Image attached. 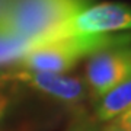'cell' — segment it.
I'll return each mask as SVG.
<instances>
[{
	"label": "cell",
	"mask_w": 131,
	"mask_h": 131,
	"mask_svg": "<svg viewBox=\"0 0 131 131\" xmlns=\"http://www.w3.org/2000/svg\"><path fill=\"white\" fill-rule=\"evenodd\" d=\"M121 45H131V32L52 38L38 44L9 67L51 73H70L80 61L95 52Z\"/></svg>",
	"instance_id": "cell-1"
},
{
	"label": "cell",
	"mask_w": 131,
	"mask_h": 131,
	"mask_svg": "<svg viewBox=\"0 0 131 131\" xmlns=\"http://www.w3.org/2000/svg\"><path fill=\"white\" fill-rule=\"evenodd\" d=\"M95 0H12L0 26L28 39H52L58 29Z\"/></svg>",
	"instance_id": "cell-2"
},
{
	"label": "cell",
	"mask_w": 131,
	"mask_h": 131,
	"mask_svg": "<svg viewBox=\"0 0 131 131\" xmlns=\"http://www.w3.org/2000/svg\"><path fill=\"white\" fill-rule=\"evenodd\" d=\"M0 83L29 89L44 98L74 109L89 99L84 79L80 74L7 67L0 69Z\"/></svg>",
	"instance_id": "cell-3"
},
{
	"label": "cell",
	"mask_w": 131,
	"mask_h": 131,
	"mask_svg": "<svg viewBox=\"0 0 131 131\" xmlns=\"http://www.w3.org/2000/svg\"><path fill=\"white\" fill-rule=\"evenodd\" d=\"M131 74V45L105 48L88 57L83 79L89 101L99 98Z\"/></svg>",
	"instance_id": "cell-4"
},
{
	"label": "cell",
	"mask_w": 131,
	"mask_h": 131,
	"mask_svg": "<svg viewBox=\"0 0 131 131\" xmlns=\"http://www.w3.org/2000/svg\"><path fill=\"white\" fill-rule=\"evenodd\" d=\"M131 32V5L121 2L93 3L63 25L56 38L67 35H108Z\"/></svg>",
	"instance_id": "cell-5"
},
{
	"label": "cell",
	"mask_w": 131,
	"mask_h": 131,
	"mask_svg": "<svg viewBox=\"0 0 131 131\" xmlns=\"http://www.w3.org/2000/svg\"><path fill=\"white\" fill-rule=\"evenodd\" d=\"M93 117L99 124L121 115L131 108V74L93 102Z\"/></svg>",
	"instance_id": "cell-6"
},
{
	"label": "cell",
	"mask_w": 131,
	"mask_h": 131,
	"mask_svg": "<svg viewBox=\"0 0 131 131\" xmlns=\"http://www.w3.org/2000/svg\"><path fill=\"white\" fill-rule=\"evenodd\" d=\"M41 42V39H28L15 35L0 26V69L12 66L15 61H18L29 50H32Z\"/></svg>",
	"instance_id": "cell-7"
},
{
	"label": "cell",
	"mask_w": 131,
	"mask_h": 131,
	"mask_svg": "<svg viewBox=\"0 0 131 131\" xmlns=\"http://www.w3.org/2000/svg\"><path fill=\"white\" fill-rule=\"evenodd\" d=\"M99 124L93 114H89L84 108H77L70 124L67 125V131H99Z\"/></svg>",
	"instance_id": "cell-8"
},
{
	"label": "cell",
	"mask_w": 131,
	"mask_h": 131,
	"mask_svg": "<svg viewBox=\"0 0 131 131\" xmlns=\"http://www.w3.org/2000/svg\"><path fill=\"white\" fill-rule=\"evenodd\" d=\"M13 84H2L0 83V131L3 130L7 115L16 101V92Z\"/></svg>",
	"instance_id": "cell-9"
},
{
	"label": "cell",
	"mask_w": 131,
	"mask_h": 131,
	"mask_svg": "<svg viewBox=\"0 0 131 131\" xmlns=\"http://www.w3.org/2000/svg\"><path fill=\"white\" fill-rule=\"evenodd\" d=\"M99 131H127V128L122 125L119 117H115L106 122H102V127H99Z\"/></svg>",
	"instance_id": "cell-10"
},
{
	"label": "cell",
	"mask_w": 131,
	"mask_h": 131,
	"mask_svg": "<svg viewBox=\"0 0 131 131\" xmlns=\"http://www.w3.org/2000/svg\"><path fill=\"white\" fill-rule=\"evenodd\" d=\"M121 119L122 125L127 128V131H131V108H128L125 112H122L121 115H118Z\"/></svg>",
	"instance_id": "cell-11"
},
{
	"label": "cell",
	"mask_w": 131,
	"mask_h": 131,
	"mask_svg": "<svg viewBox=\"0 0 131 131\" xmlns=\"http://www.w3.org/2000/svg\"><path fill=\"white\" fill-rule=\"evenodd\" d=\"M10 3H12V0H0V20L5 18L6 12L9 9Z\"/></svg>",
	"instance_id": "cell-12"
},
{
	"label": "cell",
	"mask_w": 131,
	"mask_h": 131,
	"mask_svg": "<svg viewBox=\"0 0 131 131\" xmlns=\"http://www.w3.org/2000/svg\"><path fill=\"white\" fill-rule=\"evenodd\" d=\"M64 131H67V128H66V130H64Z\"/></svg>",
	"instance_id": "cell-13"
}]
</instances>
